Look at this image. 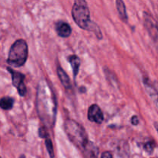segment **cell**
<instances>
[{
  "label": "cell",
  "mask_w": 158,
  "mask_h": 158,
  "mask_svg": "<svg viewBox=\"0 0 158 158\" xmlns=\"http://www.w3.org/2000/svg\"><path fill=\"white\" fill-rule=\"evenodd\" d=\"M72 16L78 26L85 30L93 31L99 39L102 38V34L98 26L90 19V12L85 0H74L72 8Z\"/></svg>",
  "instance_id": "2"
},
{
  "label": "cell",
  "mask_w": 158,
  "mask_h": 158,
  "mask_svg": "<svg viewBox=\"0 0 158 158\" xmlns=\"http://www.w3.org/2000/svg\"><path fill=\"white\" fill-rule=\"evenodd\" d=\"M143 83H144L147 93L151 97L158 113V82L154 81V83H151L148 79H144Z\"/></svg>",
  "instance_id": "6"
},
{
  "label": "cell",
  "mask_w": 158,
  "mask_h": 158,
  "mask_svg": "<svg viewBox=\"0 0 158 158\" xmlns=\"http://www.w3.org/2000/svg\"><path fill=\"white\" fill-rule=\"evenodd\" d=\"M28 45L24 40H18L12 45L9 52L7 63L14 67H21L28 58Z\"/></svg>",
  "instance_id": "4"
},
{
  "label": "cell",
  "mask_w": 158,
  "mask_h": 158,
  "mask_svg": "<svg viewBox=\"0 0 158 158\" xmlns=\"http://www.w3.org/2000/svg\"><path fill=\"white\" fill-rule=\"evenodd\" d=\"M35 106L43 123L46 127H52L56 120V102L53 92L44 80H40L38 85Z\"/></svg>",
  "instance_id": "1"
},
{
  "label": "cell",
  "mask_w": 158,
  "mask_h": 158,
  "mask_svg": "<svg viewBox=\"0 0 158 158\" xmlns=\"http://www.w3.org/2000/svg\"><path fill=\"white\" fill-rule=\"evenodd\" d=\"M131 122H132L133 125H137L139 123V119L137 116H134L131 119Z\"/></svg>",
  "instance_id": "19"
},
{
  "label": "cell",
  "mask_w": 158,
  "mask_h": 158,
  "mask_svg": "<svg viewBox=\"0 0 158 158\" xmlns=\"http://www.w3.org/2000/svg\"><path fill=\"white\" fill-rule=\"evenodd\" d=\"M8 70L10 72L11 76H12L13 86L17 89L19 94L21 97H24L26 94V87L24 83L25 76L23 73H21L16 72V71L13 70V69H10V68H8Z\"/></svg>",
  "instance_id": "5"
},
{
  "label": "cell",
  "mask_w": 158,
  "mask_h": 158,
  "mask_svg": "<svg viewBox=\"0 0 158 158\" xmlns=\"http://www.w3.org/2000/svg\"><path fill=\"white\" fill-rule=\"evenodd\" d=\"M145 151H148V153H152L154 149V142H148L144 146Z\"/></svg>",
  "instance_id": "16"
},
{
  "label": "cell",
  "mask_w": 158,
  "mask_h": 158,
  "mask_svg": "<svg viewBox=\"0 0 158 158\" xmlns=\"http://www.w3.org/2000/svg\"><path fill=\"white\" fill-rule=\"evenodd\" d=\"M154 127H155L156 131H157L158 133V122H155V123H154Z\"/></svg>",
  "instance_id": "20"
},
{
  "label": "cell",
  "mask_w": 158,
  "mask_h": 158,
  "mask_svg": "<svg viewBox=\"0 0 158 158\" xmlns=\"http://www.w3.org/2000/svg\"><path fill=\"white\" fill-rule=\"evenodd\" d=\"M101 158H114V157H113V154H111L110 152H109V151H106V152L102 154Z\"/></svg>",
  "instance_id": "18"
},
{
  "label": "cell",
  "mask_w": 158,
  "mask_h": 158,
  "mask_svg": "<svg viewBox=\"0 0 158 158\" xmlns=\"http://www.w3.org/2000/svg\"><path fill=\"white\" fill-rule=\"evenodd\" d=\"M68 60H69V63H70L71 66H72L74 78L76 79V77H77V74H78L79 73V70H80V58H79L77 56L72 55L70 56H69Z\"/></svg>",
  "instance_id": "13"
},
{
  "label": "cell",
  "mask_w": 158,
  "mask_h": 158,
  "mask_svg": "<svg viewBox=\"0 0 158 158\" xmlns=\"http://www.w3.org/2000/svg\"><path fill=\"white\" fill-rule=\"evenodd\" d=\"M116 6H117V11H118V13L120 19L124 23H127V13L126 6H125V4L123 0H116Z\"/></svg>",
  "instance_id": "12"
},
{
  "label": "cell",
  "mask_w": 158,
  "mask_h": 158,
  "mask_svg": "<svg viewBox=\"0 0 158 158\" xmlns=\"http://www.w3.org/2000/svg\"><path fill=\"white\" fill-rule=\"evenodd\" d=\"M56 30L57 34L63 38L69 37L72 33V29L70 26L65 22H60L57 23L56 26Z\"/></svg>",
  "instance_id": "10"
},
{
  "label": "cell",
  "mask_w": 158,
  "mask_h": 158,
  "mask_svg": "<svg viewBox=\"0 0 158 158\" xmlns=\"http://www.w3.org/2000/svg\"><path fill=\"white\" fill-rule=\"evenodd\" d=\"M57 74H58V77L60 78V82L63 84V86H64V88L67 90H70L72 89V85H71L70 80H69V77L67 74L66 73L63 69L60 66H59L57 68Z\"/></svg>",
  "instance_id": "11"
},
{
  "label": "cell",
  "mask_w": 158,
  "mask_h": 158,
  "mask_svg": "<svg viewBox=\"0 0 158 158\" xmlns=\"http://www.w3.org/2000/svg\"><path fill=\"white\" fill-rule=\"evenodd\" d=\"M46 139V149H47L48 153H49V156H50L51 158L54 157V150H53V145H52V140H50L49 137H47Z\"/></svg>",
  "instance_id": "15"
},
{
  "label": "cell",
  "mask_w": 158,
  "mask_h": 158,
  "mask_svg": "<svg viewBox=\"0 0 158 158\" xmlns=\"http://www.w3.org/2000/svg\"><path fill=\"white\" fill-rule=\"evenodd\" d=\"M14 103V100L11 97H6L0 100V107L5 110H9L12 108Z\"/></svg>",
  "instance_id": "14"
},
{
  "label": "cell",
  "mask_w": 158,
  "mask_h": 158,
  "mask_svg": "<svg viewBox=\"0 0 158 158\" xmlns=\"http://www.w3.org/2000/svg\"><path fill=\"white\" fill-rule=\"evenodd\" d=\"M64 127L70 141L82 151L89 141L87 134L83 127L75 120L68 119L65 122Z\"/></svg>",
  "instance_id": "3"
},
{
  "label": "cell",
  "mask_w": 158,
  "mask_h": 158,
  "mask_svg": "<svg viewBox=\"0 0 158 158\" xmlns=\"http://www.w3.org/2000/svg\"><path fill=\"white\" fill-rule=\"evenodd\" d=\"M156 23H157V30H158V22H156Z\"/></svg>",
  "instance_id": "21"
},
{
  "label": "cell",
  "mask_w": 158,
  "mask_h": 158,
  "mask_svg": "<svg viewBox=\"0 0 158 158\" xmlns=\"http://www.w3.org/2000/svg\"><path fill=\"white\" fill-rule=\"evenodd\" d=\"M143 19H144L145 27H146L148 33L150 34V35H151L153 40L157 41L158 40V30L157 23L153 20L151 15H149L146 12L144 13V18Z\"/></svg>",
  "instance_id": "8"
},
{
  "label": "cell",
  "mask_w": 158,
  "mask_h": 158,
  "mask_svg": "<svg viewBox=\"0 0 158 158\" xmlns=\"http://www.w3.org/2000/svg\"><path fill=\"white\" fill-rule=\"evenodd\" d=\"M39 134H40V137L42 138H46L47 137H49V134H48L47 131L45 127H40L39 130Z\"/></svg>",
  "instance_id": "17"
},
{
  "label": "cell",
  "mask_w": 158,
  "mask_h": 158,
  "mask_svg": "<svg viewBox=\"0 0 158 158\" xmlns=\"http://www.w3.org/2000/svg\"><path fill=\"white\" fill-rule=\"evenodd\" d=\"M88 119L89 121L97 124H101L103 123L104 117L100 106L97 104H93L89 106L88 110Z\"/></svg>",
  "instance_id": "7"
},
{
  "label": "cell",
  "mask_w": 158,
  "mask_h": 158,
  "mask_svg": "<svg viewBox=\"0 0 158 158\" xmlns=\"http://www.w3.org/2000/svg\"><path fill=\"white\" fill-rule=\"evenodd\" d=\"M83 153V155L86 158H97L99 154V150L97 147L94 143L90 141H88L84 146V148L82 149Z\"/></svg>",
  "instance_id": "9"
}]
</instances>
